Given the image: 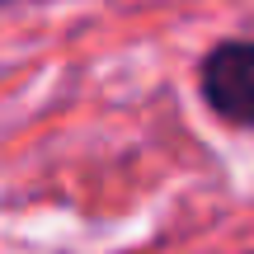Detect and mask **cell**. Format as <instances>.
I'll use <instances>...</instances> for the list:
<instances>
[{
  "mask_svg": "<svg viewBox=\"0 0 254 254\" xmlns=\"http://www.w3.org/2000/svg\"><path fill=\"white\" fill-rule=\"evenodd\" d=\"M198 90L212 118L254 132V38H221L198 62Z\"/></svg>",
  "mask_w": 254,
  "mask_h": 254,
  "instance_id": "obj_1",
  "label": "cell"
},
{
  "mask_svg": "<svg viewBox=\"0 0 254 254\" xmlns=\"http://www.w3.org/2000/svg\"><path fill=\"white\" fill-rule=\"evenodd\" d=\"M24 5H47V0H0V9H24Z\"/></svg>",
  "mask_w": 254,
  "mask_h": 254,
  "instance_id": "obj_2",
  "label": "cell"
}]
</instances>
